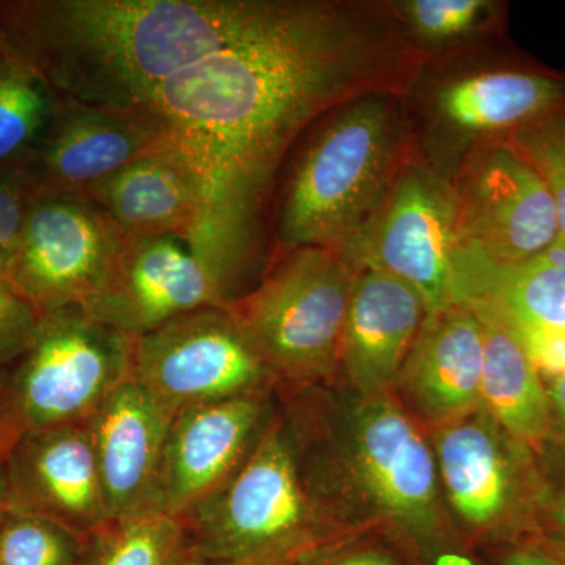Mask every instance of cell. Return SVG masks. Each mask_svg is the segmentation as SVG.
I'll use <instances>...</instances> for the list:
<instances>
[{
  "label": "cell",
  "mask_w": 565,
  "mask_h": 565,
  "mask_svg": "<svg viewBox=\"0 0 565 565\" xmlns=\"http://www.w3.org/2000/svg\"><path fill=\"white\" fill-rule=\"evenodd\" d=\"M393 57L377 22L307 0L291 20L158 88L148 107L167 118L210 185L204 253L247 255L256 204L294 141L323 115L382 90Z\"/></svg>",
  "instance_id": "1"
},
{
  "label": "cell",
  "mask_w": 565,
  "mask_h": 565,
  "mask_svg": "<svg viewBox=\"0 0 565 565\" xmlns=\"http://www.w3.org/2000/svg\"><path fill=\"white\" fill-rule=\"evenodd\" d=\"M305 0H22L0 2L7 54L55 98L145 107L167 81L291 20Z\"/></svg>",
  "instance_id": "2"
},
{
  "label": "cell",
  "mask_w": 565,
  "mask_h": 565,
  "mask_svg": "<svg viewBox=\"0 0 565 565\" xmlns=\"http://www.w3.org/2000/svg\"><path fill=\"white\" fill-rule=\"evenodd\" d=\"M403 117L390 92L330 111L297 159L282 193V250L344 248L385 202L401 169Z\"/></svg>",
  "instance_id": "3"
},
{
  "label": "cell",
  "mask_w": 565,
  "mask_h": 565,
  "mask_svg": "<svg viewBox=\"0 0 565 565\" xmlns=\"http://www.w3.org/2000/svg\"><path fill=\"white\" fill-rule=\"evenodd\" d=\"M282 415L296 440L305 484L321 509L327 494L352 478L374 515L403 531L423 553L441 545L433 448L388 394L359 397L330 440Z\"/></svg>",
  "instance_id": "4"
},
{
  "label": "cell",
  "mask_w": 565,
  "mask_h": 565,
  "mask_svg": "<svg viewBox=\"0 0 565 565\" xmlns=\"http://www.w3.org/2000/svg\"><path fill=\"white\" fill-rule=\"evenodd\" d=\"M180 520L195 559L210 563L289 565L338 539L305 484L282 414L243 467Z\"/></svg>",
  "instance_id": "5"
},
{
  "label": "cell",
  "mask_w": 565,
  "mask_h": 565,
  "mask_svg": "<svg viewBox=\"0 0 565 565\" xmlns=\"http://www.w3.org/2000/svg\"><path fill=\"white\" fill-rule=\"evenodd\" d=\"M359 273L338 248H291L258 288L230 305L278 384L315 386L340 370L345 315Z\"/></svg>",
  "instance_id": "6"
},
{
  "label": "cell",
  "mask_w": 565,
  "mask_h": 565,
  "mask_svg": "<svg viewBox=\"0 0 565 565\" xmlns=\"http://www.w3.org/2000/svg\"><path fill=\"white\" fill-rule=\"evenodd\" d=\"M134 338L82 307L43 315L24 353L0 373V459L22 434L87 422L131 379Z\"/></svg>",
  "instance_id": "7"
},
{
  "label": "cell",
  "mask_w": 565,
  "mask_h": 565,
  "mask_svg": "<svg viewBox=\"0 0 565 565\" xmlns=\"http://www.w3.org/2000/svg\"><path fill=\"white\" fill-rule=\"evenodd\" d=\"M460 243L455 184L424 167H405L385 202L341 248L360 270L374 269L411 286L427 313L455 305Z\"/></svg>",
  "instance_id": "8"
},
{
  "label": "cell",
  "mask_w": 565,
  "mask_h": 565,
  "mask_svg": "<svg viewBox=\"0 0 565 565\" xmlns=\"http://www.w3.org/2000/svg\"><path fill=\"white\" fill-rule=\"evenodd\" d=\"M131 379L172 414L278 384L230 307H204L134 340Z\"/></svg>",
  "instance_id": "9"
},
{
  "label": "cell",
  "mask_w": 565,
  "mask_h": 565,
  "mask_svg": "<svg viewBox=\"0 0 565 565\" xmlns=\"http://www.w3.org/2000/svg\"><path fill=\"white\" fill-rule=\"evenodd\" d=\"M178 148L152 107H99L55 98L46 132L17 180L31 199L81 196L132 162Z\"/></svg>",
  "instance_id": "10"
},
{
  "label": "cell",
  "mask_w": 565,
  "mask_h": 565,
  "mask_svg": "<svg viewBox=\"0 0 565 565\" xmlns=\"http://www.w3.org/2000/svg\"><path fill=\"white\" fill-rule=\"evenodd\" d=\"M125 239L88 200L33 199L6 280L41 315L82 307L102 285Z\"/></svg>",
  "instance_id": "11"
},
{
  "label": "cell",
  "mask_w": 565,
  "mask_h": 565,
  "mask_svg": "<svg viewBox=\"0 0 565 565\" xmlns=\"http://www.w3.org/2000/svg\"><path fill=\"white\" fill-rule=\"evenodd\" d=\"M455 188L460 239L494 262H527L559 243L548 189L511 143L487 145L471 154Z\"/></svg>",
  "instance_id": "12"
},
{
  "label": "cell",
  "mask_w": 565,
  "mask_h": 565,
  "mask_svg": "<svg viewBox=\"0 0 565 565\" xmlns=\"http://www.w3.org/2000/svg\"><path fill=\"white\" fill-rule=\"evenodd\" d=\"M204 307L228 303L214 275L188 244L170 236H126L82 310L136 340Z\"/></svg>",
  "instance_id": "13"
},
{
  "label": "cell",
  "mask_w": 565,
  "mask_h": 565,
  "mask_svg": "<svg viewBox=\"0 0 565 565\" xmlns=\"http://www.w3.org/2000/svg\"><path fill=\"white\" fill-rule=\"evenodd\" d=\"M277 416L270 392L192 405L174 414L163 452L162 512L180 519L225 484Z\"/></svg>",
  "instance_id": "14"
},
{
  "label": "cell",
  "mask_w": 565,
  "mask_h": 565,
  "mask_svg": "<svg viewBox=\"0 0 565 565\" xmlns=\"http://www.w3.org/2000/svg\"><path fill=\"white\" fill-rule=\"evenodd\" d=\"M11 509L87 537L111 522L87 424L22 434L2 456Z\"/></svg>",
  "instance_id": "15"
},
{
  "label": "cell",
  "mask_w": 565,
  "mask_h": 565,
  "mask_svg": "<svg viewBox=\"0 0 565 565\" xmlns=\"http://www.w3.org/2000/svg\"><path fill=\"white\" fill-rule=\"evenodd\" d=\"M173 416L128 379L85 422L111 522L162 512L163 452Z\"/></svg>",
  "instance_id": "16"
},
{
  "label": "cell",
  "mask_w": 565,
  "mask_h": 565,
  "mask_svg": "<svg viewBox=\"0 0 565 565\" xmlns=\"http://www.w3.org/2000/svg\"><path fill=\"white\" fill-rule=\"evenodd\" d=\"M81 199L99 207L126 236L178 237L200 250L210 218L206 178L180 147L132 162Z\"/></svg>",
  "instance_id": "17"
},
{
  "label": "cell",
  "mask_w": 565,
  "mask_h": 565,
  "mask_svg": "<svg viewBox=\"0 0 565 565\" xmlns=\"http://www.w3.org/2000/svg\"><path fill=\"white\" fill-rule=\"evenodd\" d=\"M484 343L471 308L427 313L393 386L426 422L445 424L481 407Z\"/></svg>",
  "instance_id": "18"
},
{
  "label": "cell",
  "mask_w": 565,
  "mask_h": 565,
  "mask_svg": "<svg viewBox=\"0 0 565 565\" xmlns=\"http://www.w3.org/2000/svg\"><path fill=\"white\" fill-rule=\"evenodd\" d=\"M426 315L411 286L379 270H360L340 353V370L359 397L385 394L393 385Z\"/></svg>",
  "instance_id": "19"
},
{
  "label": "cell",
  "mask_w": 565,
  "mask_h": 565,
  "mask_svg": "<svg viewBox=\"0 0 565 565\" xmlns=\"http://www.w3.org/2000/svg\"><path fill=\"white\" fill-rule=\"evenodd\" d=\"M433 451L457 519L475 535L503 530L514 504L515 475L500 426L481 407L440 424Z\"/></svg>",
  "instance_id": "20"
},
{
  "label": "cell",
  "mask_w": 565,
  "mask_h": 565,
  "mask_svg": "<svg viewBox=\"0 0 565 565\" xmlns=\"http://www.w3.org/2000/svg\"><path fill=\"white\" fill-rule=\"evenodd\" d=\"M482 327L481 408L504 433L541 444L552 424L546 386L522 341L489 307H473Z\"/></svg>",
  "instance_id": "21"
},
{
  "label": "cell",
  "mask_w": 565,
  "mask_h": 565,
  "mask_svg": "<svg viewBox=\"0 0 565 565\" xmlns=\"http://www.w3.org/2000/svg\"><path fill=\"white\" fill-rule=\"evenodd\" d=\"M565 84L544 74L489 71L459 77L435 96L441 120L463 134H490L522 128L559 110Z\"/></svg>",
  "instance_id": "22"
},
{
  "label": "cell",
  "mask_w": 565,
  "mask_h": 565,
  "mask_svg": "<svg viewBox=\"0 0 565 565\" xmlns=\"http://www.w3.org/2000/svg\"><path fill=\"white\" fill-rule=\"evenodd\" d=\"M55 96L43 77L11 54L0 57V174L17 177L54 115Z\"/></svg>",
  "instance_id": "23"
},
{
  "label": "cell",
  "mask_w": 565,
  "mask_h": 565,
  "mask_svg": "<svg viewBox=\"0 0 565 565\" xmlns=\"http://www.w3.org/2000/svg\"><path fill=\"white\" fill-rule=\"evenodd\" d=\"M193 559L181 520L151 512L114 520L87 535L79 565H191Z\"/></svg>",
  "instance_id": "24"
},
{
  "label": "cell",
  "mask_w": 565,
  "mask_h": 565,
  "mask_svg": "<svg viewBox=\"0 0 565 565\" xmlns=\"http://www.w3.org/2000/svg\"><path fill=\"white\" fill-rule=\"evenodd\" d=\"M84 539L50 519L10 509L0 522V565H79Z\"/></svg>",
  "instance_id": "25"
},
{
  "label": "cell",
  "mask_w": 565,
  "mask_h": 565,
  "mask_svg": "<svg viewBox=\"0 0 565 565\" xmlns=\"http://www.w3.org/2000/svg\"><path fill=\"white\" fill-rule=\"evenodd\" d=\"M509 143L541 174L555 204L559 243L565 245V110L527 122Z\"/></svg>",
  "instance_id": "26"
},
{
  "label": "cell",
  "mask_w": 565,
  "mask_h": 565,
  "mask_svg": "<svg viewBox=\"0 0 565 565\" xmlns=\"http://www.w3.org/2000/svg\"><path fill=\"white\" fill-rule=\"evenodd\" d=\"M493 9L489 0H407L397 7L416 39L437 46L467 39L489 20Z\"/></svg>",
  "instance_id": "27"
},
{
  "label": "cell",
  "mask_w": 565,
  "mask_h": 565,
  "mask_svg": "<svg viewBox=\"0 0 565 565\" xmlns=\"http://www.w3.org/2000/svg\"><path fill=\"white\" fill-rule=\"evenodd\" d=\"M43 315L6 278H0V373L29 348Z\"/></svg>",
  "instance_id": "28"
},
{
  "label": "cell",
  "mask_w": 565,
  "mask_h": 565,
  "mask_svg": "<svg viewBox=\"0 0 565 565\" xmlns=\"http://www.w3.org/2000/svg\"><path fill=\"white\" fill-rule=\"evenodd\" d=\"M31 203L17 178L0 174V278H7L20 247Z\"/></svg>",
  "instance_id": "29"
},
{
  "label": "cell",
  "mask_w": 565,
  "mask_h": 565,
  "mask_svg": "<svg viewBox=\"0 0 565 565\" xmlns=\"http://www.w3.org/2000/svg\"><path fill=\"white\" fill-rule=\"evenodd\" d=\"M514 333L539 373L552 377L565 374V327H527L514 330Z\"/></svg>",
  "instance_id": "30"
},
{
  "label": "cell",
  "mask_w": 565,
  "mask_h": 565,
  "mask_svg": "<svg viewBox=\"0 0 565 565\" xmlns=\"http://www.w3.org/2000/svg\"><path fill=\"white\" fill-rule=\"evenodd\" d=\"M289 565H399V563L393 553L382 546H351L334 539L303 553Z\"/></svg>",
  "instance_id": "31"
},
{
  "label": "cell",
  "mask_w": 565,
  "mask_h": 565,
  "mask_svg": "<svg viewBox=\"0 0 565 565\" xmlns=\"http://www.w3.org/2000/svg\"><path fill=\"white\" fill-rule=\"evenodd\" d=\"M501 565H565V557L539 546H520L511 550Z\"/></svg>",
  "instance_id": "32"
},
{
  "label": "cell",
  "mask_w": 565,
  "mask_h": 565,
  "mask_svg": "<svg viewBox=\"0 0 565 565\" xmlns=\"http://www.w3.org/2000/svg\"><path fill=\"white\" fill-rule=\"evenodd\" d=\"M550 405H552V414L557 416L565 429V374L552 377V382L546 386Z\"/></svg>",
  "instance_id": "33"
},
{
  "label": "cell",
  "mask_w": 565,
  "mask_h": 565,
  "mask_svg": "<svg viewBox=\"0 0 565 565\" xmlns=\"http://www.w3.org/2000/svg\"><path fill=\"white\" fill-rule=\"evenodd\" d=\"M552 522L555 525L557 533L563 535L565 541V493L561 494L559 500L556 501L552 509Z\"/></svg>",
  "instance_id": "34"
},
{
  "label": "cell",
  "mask_w": 565,
  "mask_h": 565,
  "mask_svg": "<svg viewBox=\"0 0 565 565\" xmlns=\"http://www.w3.org/2000/svg\"><path fill=\"white\" fill-rule=\"evenodd\" d=\"M11 509L9 489H7L6 476H3L2 459H0V522L9 514Z\"/></svg>",
  "instance_id": "35"
},
{
  "label": "cell",
  "mask_w": 565,
  "mask_h": 565,
  "mask_svg": "<svg viewBox=\"0 0 565 565\" xmlns=\"http://www.w3.org/2000/svg\"><path fill=\"white\" fill-rule=\"evenodd\" d=\"M191 565H243V564L210 563V561L193 559V563Z\"/></svg>",
  "instance_id": "36"
},
{
  "label": "cell",
  "mask_w": 565,
  "mask_h": 565,
  "mask_svg": "<svg viewBox=\"0 0 565 565\" xmlns=\"http://www.w3.org/2000/svg\"><path fill=\"white\" fill-rule=\"evenodd\" d=\"M6 54V41H3L2 29H0V57Z\"/></svg>",
  "instance_id": "37"
}]
</instances>
